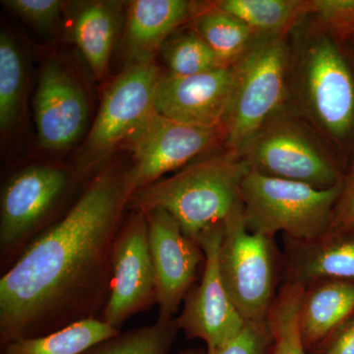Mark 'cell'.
<instances>
[{"mask_svg": "<svg viewBox=\"0 0 354 354\" xmlns=\"http://www.w3.org/2000/svg\"><path fill=\"white\" fill-rule=\"evenodd\" d=\"M74 38L93 75L101 79L108 70L116 32V18L109 3L84 7L74 22Z\"/></svg>", "mask_w": 354, "mask_h": 354, "instance_id": "cell-21", "label": "cell"}, {"mask_svg": "<svg viewBox=\"0 0 354 354\" xmlns=\"http://www.w3.org/2000/svg\"><path fill=\"white\" fill-rule=\"evenodd\" d=\"M337 35L309 15L290 32L288 106L334 148L354 131V76Z\"/></svg>", "mask_w": 354, "mask_h": 354, "instance_id": "cell-2", "label": "cell"}, {"mask_svg": "<svg viewBox=\"0 0 354 354\" xmlns=\"http://www.w3.org/2000/svg\"><path fill=\"white\" fill-rule=\"evenodd\" d=\"M192 20L195 31L228 66L235 64L259 39L241 20L214 3L199 9Z\"/></svg>", "mask_w": 354, "mask_h": 354, "instance_id": "cell-22", "label": "cell"}, {"mask_svg": "<svg viewBox=\"0 0 354 354\" xmlns=\"http://www.w3.org/2000/svg\"><path fill=\"white\" fill-rule=\"evenodd\" d=\"M334 149L288 104L266 121L239 153L250 171L324 190L344 179Z\"/></svg>", "mask_w": 354, "mask_h": 354, "instance_id": "cell-5", "label": "cell"}, {"mask_svg": "<svg viewBox=\"0 0 354 354\" xmlns=\"http://www.w3.org/2000/svg\"><path fill=\"white\" fill-rule=\"evenodd\" d=\"M304 288L283 283L272 304L268 323L272 342L267 354H308L300 337L298 314Z\"/></svg>", "mask_w": 354, "mask_h": 354, "instance_id": "cell-24", "label": "cell"}, {"mask_svg": "<svg viewBox=\"0 0 354 354\" xmlns=\"http://www.w3.org/2000/svg\"><path fill=\"white\" fill-rule=\"evenodd\" d=\"M354 225V165L344 176L341 192L335 202L332 223L328 232L342 230Z\"/></svg>", "mask_w": 354, "mask_h": 354, "instance_id": "cell-29", "label": "cell"}, {"mask_svg": "<svg viewBox=\"0 0 354 354\" xmlns=\"http://www.w3.org/2000/svg\"><path fill=\"white\" fill-rule=\"evenodd\" d=\"M178 332L176 317H158L152 325L120 332L82 354H169Z\"/></svg>", "mask_w": 354, "mask_h": 354, "instance_id": "cell-23", "label": "cell"}, {"mask_svg": "<svg viewBox=\"0 0 354 354\" xmlns=\"http://www.w3.org/2000/svg\"><path fill=\"white\" fill-rule=\"evenodd\" d=\"M9 10L39 29H50L59 19L66 2L60 0H6Z\"/></svg>", "mask_w": 354, "mask_h": 354, "instance_id": "cell-28", "label": "cell"}, {"mask_svg": "<svg viewBox=\"0 0 354 354\" xmlns=\"http://www.w3.org/2000/svg\"><path fill=\"white\" fill-rule=\"evenodd\" d=\"M81 179L53 165L16 171L0 195V272L3 274L39 236L62 220L74 205L70 194Z\"/></svg>", "mask_w": 354, "mask_h": 354, "instance_id": "cell-4", "label": "cell"}, {"mask_svg": "<svg viewBox=\"0 0 354 354\" xmlns=\"http://www.w3.org/2000/svg\"><path fill=\"white\" fill-rule=\"evenodd\" d=\"M157 305V283L144 212L131 211L114 241L111 283L102 322L121 330L128 319Z\"/></svg>", "mask_w": 354, "mask_h": 354, "instance_id": "cell-11", "label": "cell"}, {"mask_svg": "<svg viewBox=\"0 0 354 354\" xmlns=\"http://www.w3.org/2000/svg\"><path fill=\"white\" fill-rule=\"evenodd\" d=\"M214 4L241 20L259 39L290 34L307 15V0H220Z\"/></svg>", "mask_w": 354, "mask_h": 354, "instance_id": "cell-19", "label": "cell"}, {"mask_svg": "<svg viewBox=\"0 0 354 354\" xmlns=\"http://www.w3.org/2000/svg\"><path fill=\"white\" fill-rule=\"evenodd\" d=\"M199 6L186 0H136L130 4L127 46L131 62L152 60L177 28L192 20Z\"/></svg>", "mask_w": 354, "mask_h": 354, "instance_id": "cell-18", "label": "cell"}, {"mask_svg": "<svg viewBox=\"0 0 354 354\" xmlns=\"http://www.w3.org/2000/svg\"><path fill=\"white\" fill-rule=\"evenodd\" d=\"M272 342L269 323L246 322L239 334L206 354H267Z\"/></svg>", "mask_w": 354, "mask_h": 354, "instance_id": "cell-27", "label": "cell"}, {"mask_svg": "<svg viewBox=\"0 0 354 354\" xmlns=\"http://www.w3.org/2000/svg\"><path fill=\"white\" fill-rule=\"evenodd\" d=\"M160 51L172 75H197L228 66L216 57L194 28L172 34Z\"/></svg>", "mask_w": 354, "mask_h": 354, "instance_id": "cell-25", "label": "cell"}, {"mask_svg": "<svg viewBox=\"0 0 354 354\" xmlns=\"http://www.w3.org/2000/svg\"><path fill=\"white\" fill-rule=\"evenodd\" d=\"M353 315L354 281L320 279L305 286L298 326L307 353L321 346Z\"/></svg>", "mask_w": 354, "mask_h": 354, "instance_id": "cell-17", "label": "cell"}, {"mask_svg": "<svg viewBox=\"0 0 354 354\" xmlns=\"http://www.w3.org/2000/svg\"><path fill=\"white\" fill-rule=\"evenodd\" d=\"M132 193L128 167L101 169L69 213L1 274L0 348L101 318L114 241Z\"/></svg>", "mask_w": 354, "mask_h": 354, "instance_id": "cell-1", "label": "cell"}, {"mask_svg": "<svg viewBox=\"0 0 354 354\" xmlns=\"http://www.w3.org/2000/svg\"><path fill=\"white\" fill-rule=\"evenodd\" d=\"M342 183L330 189L263 176L249 171L241 186L246 227L251 232L283 234L311 241L329 230Z\"/></svg>", "mask_w": 354, "mask_h": 354, "instance_id": "cell-7", "label": "cell"}, {"mask_svg": "<svg viewBox=\"0 0 354 354\" xmlns=\"http://www.w3.org/2000/svg\"><path fill=\"white\" fill-rule=\"evenodd\" d=\"M120 332L100 319H88L51 334L9 342L1 354H82Z\"/></svg>", "mask_w": 354, "mask_h": 354, "instance_id": "cell-20", "label": "cell"}, {"mask_svg": "<svg viewBox=\"0 0 354 354\" xmlns=\"http://www.w3.org/2000/svg\"><path fill=\"white\" fill-rule=\"evenodd\" d=\"M125 146L132 153L128 177L135 192L225 146V131L183 124L156 111Z\"/></svg>", "mask_w": 354, "mask_h": 354, "instance_id": "cell-10", "label": "cell"}, {"mask_svg": "<svg viewBox=\"0 0 354 354\" xmlns=\"http://www.w3.org/2000/svg\"><path fill=\"white\" fill-rule=\"evenodd\" d=\"M34 111L39 143L48 150L73 145L87 127L85 93L69 70L55 60L41 69Z\"/></svg>", "mask_w": 354, "mask_h": 354, "instance_id": "cell-15", "label": "cell"}, {"mask_svg": "<svg viewBox=\"0 0 354 354\" xmlns=\"http://www.w3.org/2000/svg\"><path fill=\"white\" fill-rule=\"evenodd\" d=\"M149 243L157 283L158 318H174L188 291L198 281L204 251L162 209L146 212Z\"/></svg>", "mask_w": 354, "mask_h": 354, "instance_id": "cell-13", "label": "cell"}, {"mask_svg": "<svg viewBox=\"0 0 354 354\" xmlns=\"http://www.w3.org/2000/svg\"><path fill=\"white\" fill-rule=\"evenodd\" d=\"M313 354H354V315L342 323Z\"/></svg>", "mask_w": 354, "mask_h": 354, "instance_id": "cell-30", "label": "cell"}, {"mask_svg": "<svg viewBox=\"0 0 354 354\" xmlns=\"http://www.w3.org/2000/svg\"><path fill=\"white\" fill-rule=\"evenodd\" d=\"M160 69L153 60L130 62L111 84L102 99L73 171L81 178L95 169L143 127L156 113L155 92Z\"/></svg>", "mask_w": 354, "mask_h": 354, "instance_id": "cell-9", "label": "cell"}, {"mask_svg": "<svg viewBox=\"0 0 354 354\" xmlns=\"http://www.w3.org/2000/svg\"><path fill=\"white\" fill-rule=\"evenodd\" d=\"M232 65L192 76L160 73L155 92L156 111L183 124L223 127L234 80Z\"/></svg>", "mask_w": 354, "mask_h": 354, "instance_id": "cell-14", "label": "cell"}, {"mask_svg": "<svg viewBox=\"0 0 354 354\" xmlns=\"http://www.w3.org/2000/svg\"><path fill=\"white\" fill-rule=\"evenodd\" d=\"M232 66L223 148L239 153L266 121L288 104L290 34L258 39Z\"/></svg>", "mask_w": 354, "mask_h": 354, "instance_id": "cell-6", "label": "cell"}, {"mask_svg": "<svg viewBox=\"0 0 354 354\" xmlns=\"http://www.w3.org/2000/svg\"><path fill=\"white\" fill-rule=\"evenodd\" d=\"M179 354H204L201 348H188L181 351Z\"/></svg>", "mask_w": 354, "mask_h": 354, "instance_id": "cell-31", "label": "cell"}, {"mask_svg": "<svg viewBox=\"0 0 354 354\" xmlns=\"http://www.w3.org/2000/svg\"><path fill=\"white\" fill-rule=\"evenodd\" d=\"M225 223L203 234L197 243L205 254L202 276L188 291L176 322L189 339L204 341L207 351L220 348L239 334L245 321L228 295L218 268V249Z\"/></svg>", "mask_w": 354, "mask_h": 354, "instance_id": "cell-12", "label": "cell"}, {"mask_svg": "<svg viewBox=\"0 0 354 354\" xmlns=\"http://www.w3.org/2000/svg\"><path fill=\"white\" fill-rule=\"evenodd\" d=\"M249 171L241 153L223 148L135 191L128 209L144 213L162 209L197 242L241 206V186Z\"/></svg>", "mask_w": 354, "mask_h": 354, "instance_id": "cell-3", "label": "cell"}, {"mask_svg": "<svg viewBox=\"0 0 354 354\" xmlns=\"http://www.w3.org/2000/svg\"><path fill=\"white\" fill-rule=\"evenodd\" d=\"M218 268L223 286L243 320L267 322L283 278V255L274 237L248 230L243 205L225 221Z\"/></svg>", "mask_w": 354, "mask_h": 354, "instance_id": "cell-8", "label": "cell"}, {"mask_svg": "<svg viewBox=\"0 0 354 354\" xmlns=\"http://www.w3.org/2000/svg\"><path fill=\"white\" fill-rule=\"evenodd\" d=\"M283 239V283L305 288L320 279L354 281V225L311 241Z\"/></svg>", "mask_w": 354, "mask_h": 354, "instance_id": "cell-16", "label": "cell"}, {"mask_svg": "<svg viewBox=\"0 0 354 354\" xmlns=\"http://www.w3.org/2000/svg\"><path fill=\"white\" fill-rule=\"evenodd\" d=\"M24 60L15 39L0 34V128L7 132L19 118L24 92Z\"/></svg>", "mask_w": 354, "mask_h": 354, "instance_id": "cell-26", "label": "cell"}]
</instances>
